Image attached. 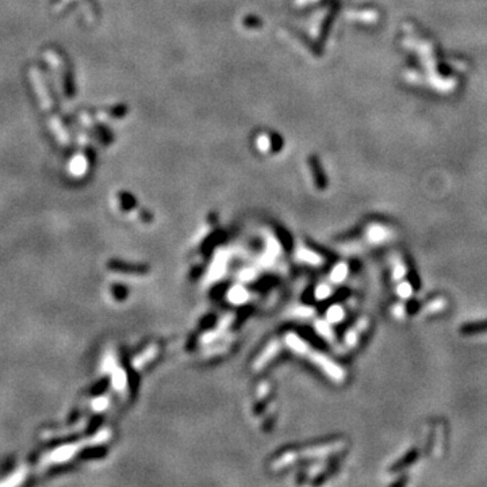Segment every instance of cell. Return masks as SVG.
I'll return each mask as SVG.
<instances>
[{"mask_svg":"<svg viewBox=\"0 0 487 487\" xmlns=\"http://www.w3.org/2000/svg\"><path fill=\"white\" fill-rule=\"evenodd\" d=\"M227 299L233 303V305H242L249 299V294L247 290L241 287V286H235L230 291L227 293Z\"/></svg>","mask_w":487,"mask_h":487,"instance_id":"obj_3","label":"cell"},{"mask_svg":"<svg viewBox=\"0 0 487 487\" xmlns=\"http://www.w3.org/2000/svg\"><path fill=\"white\" fill-rule=\"evenodd\" d=\"M128 378H126V374L125 371L116 368L115 371L112 372V386L118 390V391H122L125 387H126V383H128Z\"/></svg>","mask_w":487,"mask_h":487,"instance_id":"obj_8","label":"cell"},{"mask_svg":"<svg viewBox=\"0 0 487 487\" xmlns=\"http://www.w3.org/2000/svg\"><path fill=\"white\" fill-rule=\"evenodd\" d=\"M367 239L368 242L374 243V245H380V243L387 242L391 239V231L380 225L371 226L367 230Z\"/></svg>","mask_w":487,"mask_h":487,"instance_id":"obj_2","label":"cell"},{"mask_svg":"<svg viewBox=\"0 0 487 487\" xmlns=\"http://www.w3.org/2000/svg\"><path fill=\"white\" fill-rule=\"evenodd\" d=\"M344 309L341 306H332L331 309L328 310L327 313V319L332 323H337L344 318Z\"/></svg>","mask_w":487,"mask_h":487,"instance_id":"obj_9","label":"cell"},{"mask_svg":"<svg viewBox=\"0 0 487 487\" xmlns=\"http://www.w3.org/2000/svg\"><path fill=\"white\" fill-rule=\"evenodd\" d=\"M298 259L311 265L322 264V257L318 253L313 252V251H310L307 248H301L298 251Z\"/></svg>","mask_w":487,"mask_h":487,"instance_id":"obj_5","label":"cell"},{"mask_svg":"<svg viewBox=\"0 0 487 487\" xmlns=\"http://www.w3.org/2000/svg\"><path fill=\"white\" fill-rule=\"evenodd\" d=\"M348 276V265H345L344 263H340L333 268V271L331 272V280L333 283H341L343 280H345V277Z\"/></svg>","mask_w":487,"mask_h":487,"instance_id":"obj_7","label":"cell"},{"mask_svg":"<svg viewBox=\"0 0 487 487\" xmlns=\"http://www.w3.org/2000/svg\"><path fill=\"white\" fill-rule=\"evenodd\" d=\"M286 343H287L291 351H294L295 353H299V355H305L307 349H309V345L303 340L299 339L297 335H293V333H290L286 337Z\"/></svg>","mask_w":487,"mask_h":487,"instance_id":"obj_4","label":"cell"},{"mask_svg":"<svg viewBox=\"0 0 487 487\" xmlns=\"http://www.w3.org/2000/svg\"><path fill=\"white\" fill-rule=\"evenodd\" d=\"M366 327H367V321L363 319L360 323H357V327H355L353 329L348 332L347 337H345V343H347L348 345H355L356 341L359 340L360 335H361V332L366 329Z\"/></svg>","mask_w":487,"mask_h":487,"instance_id":"obj_6","label":"cell"},{"mask_svg":"<svg viewBox=\"0 0 487 487\" xmlns=\"http://www.w3.org/2000/svg\"><path fill=\"white\" fill-rule=\"evenodd\" d=\"M305 355H309V359L313 361L315 366L321 368L322 371L327 372L328 375L331 376L332 379L336 380V382H343L344 378H345V372L341 370V367H339L337 364L331 361L329 359H327V356H323L322 353H318V352H311L310 349H307Z\"/></svg>","mask_w":487,"mask_h":487,"instance_id":"obj_1","label":"cell"},{"mask_svg":"<svg viewBox=\"0 0 487 487\" xmlns=\"http://www.w3.org/2000/svg\"><path fill=\"white\" fill-rule=\"evenodd\" d=\"M253 276H255V272H253L252 269H245V271L241 273V279H242L243 281L251 280V279H253Z\"/></svg>","mask_w":487,"mask_h":487,"instance_id":"obj_15","label":"cell"},{"mask_svg":"<svg viewBox=\"0 0 487 487\" xmlns=\"http://www.w3.org/2000/svg\"><path fill=\"white\" fill-rule=\"evenodd\" d=\"M332 295V289L328 285H319L315 290V298L322 301V299H327Z\"/></svg>","mask_w":487,"mask_h":487,"instance_id":"obj_13","label":"cell"},{"mask_svg":"<svg viewBox=\"0 0 487 487\" xmlns=\"http://www.w3.org/2000/svg\"><path fill=\"white\" fill-rule=\"evenodd\" d=\"M462 332L463 333H467V335H474V333H483V332H487V321L476 322V323L466 325V327H463Z\"/></svg>","mask_w":487,"mask_h":487,"instance_id":"obj_10","label":"cell"},{"mask_svg":"<svg viewBox=\"0 0 487 487\" xmlns=\"http://www.w3.org/2000/svg\"><path fill=\"white\" fill-rule=\"evenodd\" d=\"M276 351H277V345H271V347L267 348V351L264 352V356L259 359L257 367H261V366H264V364L267 363L268 360L272 359L273 356H275V353H276Z\"/></svg>","mask_w":487,"mask_h":487,"instance_id":"obj_12","label":"cell"},{"mask_svg":"<svg viewBox=\"0 0 487 487\" xmlns=\"http://www.w3.org/2000/svg\"><path fill=\"white\" fill-rule=\"evenodd\" d=\"M108 404H110V400H108L107 398H104V396L96 398V399L92 402V406H94V409H95L96 412H102V410H106L108 408Z\"/></svg>","mask_w":487,"mask_h":487,"instance_id":"obj_14","label":"cell"},{"mask_svg":"<svg viewBox=\"0 0 487 487\" xmlns=\"http://www.w3.org/2000/svg\"><path fill=\"white\" fill-rule=\"evenodd\" d=\"M396 294H398L400 298L408 299V298H410V295L413 294V286L410 285L409 281H400L398 289H396Z\"/></svg>","mask_w":487,"mask_h":487,"instance_id":"obj_11","label":"cell"}]
</instances>
